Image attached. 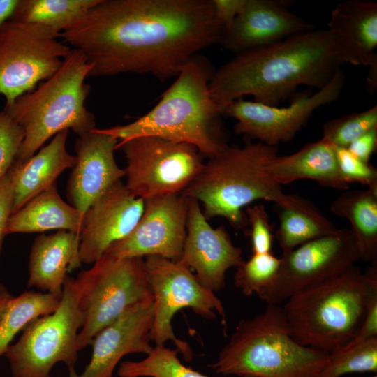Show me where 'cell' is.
<instances>
[{
    "instance_id": "4316f807",
    "label": "cell",
    "mask_w": 377,
    "mask_h": 377,
    "mask_svg": "<svg viewBox=\"0 0 377 377\" xmlns=\"http://www.w3.org/2000/svg\"><path fill=\"white\" fill-rule=\"evenodd\" d=\"M279 207L276 238L282 254L339 229L314 205L300 195L293 194L288 205Z\"/></svg>"
},
{
    "instance_id": "8d00e7d4",
    "label": "cell",
    "mask_w": 377,
    "mask_h": 377,
    "mask_svg": "<svg viewBox=\"0 0 377 377\" xmlns=\"http://www.w3.org/2000/svg\"><path fill=\"white\" fill-rule=\"evenodd\" d=\"M368 277L365 315L363 323L352 339L362 340L377 337V263L365 270Z\"/></svg>"
},
{
    "instance_id": "7402d4cb",
    "label": "cell",
    "mask_w": 377,
    "mask_h": 377,
    "mask_svg": "<svg viewBox=\"0 0 377 377\" xmlns=\"http://www.w3.org/2000/svg\"><path fill=\"white\" fill-rule=\"evenodd\" d=\"M68 131L64 130L56 134L47 145L27 160L14 162L9 170L13 190L12 214L56 183L65 170L74 166L75 156L66 149Z\"/></svg>"
},
{
    "instance_id": "cb8c5ba5",
    "label": "cell",
    "mask_w": 377,
    "mask_h": 377,
    "mask_svg": "<svg viewBox=\"0 0 377 377\" xmlns=\"http://www.w3.org/2000/svg\"><path fill=\"white\" fill-rule=\"evenodd\" d=\"M267 170L280 185L311 179L323 187L341 191L349 188L339 172L335 147L322 138L292 154H277L267 163Z\"/></svg>"
},
{
    "instance_id": "9a60e30c",
    "label": "cell",
    "mask_w": 377,
    "mask_h": 377,
    "mask_svg": "<svg viewBox=\"0 0 377 377\" xmlns=\"http://www.w3.org/2000/svg\"><path fill=\"white\" fill-rule=\"evenodd\" d=\"M144 202L143 213L133 230L105 253L117 258L158 256L179 261L186 235L188 198L177 193Z\"/></svg>"
},
{
    "instance_id": "6da1fadb",
    "label": "cell",
    "mask_w": 377,
    "mask_h": 377,
    "mask_svg": "<svg viewBox=\"0 0 377 377\" xmlns=\"http://www.w3.org/2000/svg\"><path fill=\"white\" fill-rule=\"evenodd\" d=\"M223 31L212 0H101L58 37L84 54L89 76L149 73L165 81L219 43Z\"/></svg>"
},
{
    "instance_id": "8992f818",
    "label": "cell",
    "mask_w": 377,
    "mask_h": 377,
    "mask_svg": "<svg viewBox=\"0 0 377 377\" xmlns=\"http://www.w3.org/2000/svg\"><path fill=\"white\" fill-rule=\"evenodd\" d=\"M91 69L84 54L73 48L53 75L5 106L24 132L15 161L27 160L62 131L71 128L80 136L96 128L95 117L84 105L91 89L84 80Z\"/></svg>"
},
{
    "instance_id": "d590c367",
    "label": "cell",
    "mask_w": 377,
    "mask_h": 377,
    "mask_svg": "<svg viewBox=\"0 0 377 377\" xmlns=\"http://www.w3.org/2000/svg\"><path fill=\"white\" fill-rule=\"evenodd\" d=\"M247 224L250 226V237L253 253L271 252L274 239L272 226L264 205L247 206L245 211Z\"/></svg>"
},
{
    "instance_id": "836d02e7",
    "label": "cell",
    "mask_w": 377,
    "mask_h": 377,
    "mask_svg": "<svg viewBox=\"0 0 377 377\" xmlns=\"http://www.w3.org/2000/svg\"><path fill=\"white\" fill-rule=\"evenodd\" d=\"M23 139L22 128L6 112H0V179L14 163Z\"/></svg>"
},
{
    "instance_id": "2e32d148",
    "label": "cell",
    "mask_w": 377,
    "mask_h": 377,
    "mask_svg": "<svg viewBox=\"0 0 377 377\" xmlns=\"http://www.w3.org/2000/svg\"><path fill=\"white\" fill-rule=\"evenodd\" d=\"M144 207V200L133 195L121 180L96 198L83 214L79 245L82 264L94 263L111 245L128 236Z\"/></svg>"
},
{
    "instance_id": "603a6c76",
    "label": "cell",
    "mask_w": 377,
    "mask_h": 377,
    "mask_svg": "<svg viewBox=\"0 0 377 377\" xmlns=\"http://www.w3.org/2000/svg\"><path fill=\"white\" fill-rule=\"evenodd\" d=\"M327 29L341 43L350 64L368 67L377 54V3L349 0L332 10Z\"/></svg>"
},
{
    "instance_id": "e575fe53",
    "label": "cell",
    "mask_w": 377,
    "mask_h": 377,
    "mask_svg": "<svg viewBox=\"0 0 377 377\" xmlns=\"http://www.w3.org/2000/svg\"><path fill=\"white\" fill-rule=\"evenodd\" d=\"M335 151L339 172L347 184L360 183L368 187L377 186L375 167L355 157L347 148L335 147Z\"/></svg>"
},
{
    "instance_id": "60d3db41",
    "label": "cell",
    "mask_w": 377,
    "mask_h": 377,
    "mask_svg": "<svg viewBox=\"0 0 377 377\" xmlns=\"http://www.w3.org/2000/svg\"><path fill=\"white\" fill-rule=\"evenodd\" d=\"M19 0H0V29L10 19Z\"/></svg>"
},
{
    "instance_id": "7c38bea8",
    "label": "cell",
    "mask_w": 377,
    "mask_h": 377,
    "mask_svg": "<svg viewBox=\"0 0 377 377\" xmlns=\"http://www.w3.org/2000/svg\"><path fill=\"white\" fill-rule=\"evenodd\" d=\"M47 27L6 21L0 29V94L10 105L53 75L71 51Z\"/></svg>"
},
{
    "instance_id": "e0dca14e",
    "label": "cell",
    "mask_w": 377,
    "mask_h": 377,
    "mask_svg": "<svg viewBox=\"0 0 377 377\" xmlns=\"http://www.w3.org/2000/svg\"><path fill=\"white\" fill-rule=\"evenodd\" d=\"M179 261L214 293L225 288L226 272L244 260L242 249L232 243L225 228L210 226L200 203L188 198L186 235Z\"/></svg>"
},
{
    "instance_id": "4dcf8cb0",
    "label": "cell",
    "mask_w": 377,
    "mask_h": 377,
    "mask_svg": "<svg viewBox=\"0 0 377 377\" xmlns=\"http://www.w3.org/2000/svg\"><path fill=\"white\" fill-rule=\"evenodd\" d=\"M353 372L377 373V337L351 339L334 348L319 377H341Z\"/></svg>"
},
{
    "instance_id": "d6986e66",
    "label": "cell",
    "mask_w": 377,
    "mask_h": 377,
    "mask_svg": "<svg viewBox=\"0 0 377 377\" xmlns=\"http://www.w3.org/2000/svg\"><path fill=\"white\" fill-rule=\"evenodd\" d=\"M291 1L246 0L232 24L223 29L219 43L235 54L281 41L315 29L293 13Z\"/></svg>"
},
{
    "instance_id": "484cf974",
    "label": "cell",
    "mask_w": 377,
    "mask_h": 377,
    "mask_svg": "<svg viewBox=\"0 0 377 377\" xmlns=\"http://www.w3.org/2000/svg\"><path fill=\"white\" fill-rule=\"evenodd\" d=\"M330 210L349 221L359 260L377 263V186L343 193L331 203Z\"/></svg>"
},
{
    "instance_id": "9c48e42d",
    "label": "cell",
    "mask_w": 377,
    "mask_h": 377,
    "mask_svg": "<svg viewBox=\"0 0 377 377\" xmlns=\"http://www.w3.org/2000/svg\"><path fill=\"white\" fill-rule=\"evenodd\" d=\"M82 323L75 279L67 275L57 309L29 323L19 340L7 348L4 356L12 376L50 377L53 367L59 362L66 364L68 372L75 371Z\"/></svg>"
},
{
    "instance_id": "7bdbcfd3",
    "label": "cell",
    "mask_w": 377,
    "mask_h": 377,
    "mask_svg": "<svg viewBox=\"0 0 377 377\" xmlns=\"http://www.w3.org/2000/svg\"><path fill=\"white\" fill-rule=\"evenodd\" d=\"M13 297V296H12L3 284L0 283V321Z\"/></svg>"
},
{
    "instance_id": "d6a6232c",
    "label": "cell",
    "mask_w": 377,
    "mask_h": 377,
    "mask_svg": "<svg viewBox=\"0 0 377 377\" xmlns=\"http://www.w3.org/2000/svg\"><path fill=\"white\" fill-rule=\"evenodd\" d=\"M377 127V105L330 119L322 126V139L337 147L347 148L355 139Z\"/></svg>"
},
{
    "instance_id": "f1b7e54d",
    "label": "cell",
    "mask_w": 377,
    "mask_h": 377,
    "mask_svg": "<svg viewBox=\"0 0 377 377\" xmlns=\"http://www.w3.org/2000/svg\"><path fill=\"white\" fill-rule=\"evenodd\" d=\"M61 296L49 293L25 291L10 300L0 321V357L4 355L14 337L31 320L53 313Z\"/></svg>"
},
{
    "instance_id": "ee69618b",
    "label": "cell",
    "mask_w": 377,
    "mask_h": 377,
    "mask_svg": "<svg viewBox=\"0 0 377 377\" xmlns=\"http://www.w3.org/2000/svg\"><path fill=\"white\" fill-rule=\"evenodd\" d=\"M371 377H377V375H375V376H372Z\"/></svg>"
},
{
    "instance_id": "74e56055",
    "label": "cell",
    "mask_w": 377,
    "mask_h": 377,
    "mask_svg": "<svg viewBox=\"0 0 377 377\" xmlns=\"http://www.w3.org/2000/svg\"><path fill=\"white\" fill-rule=\"evenodd\" d=\"M13 181L8 172L0 179V254L8 219L12 214Z\"/></svg>"
},
{
    "instance_id": "44dd1931",
    "label": "cell",
    "mask_w": 377,
    "mask_h": 377,
    "mask_svg": "<svg viewBox=\"0 0 377 377\" xmlns=\"http://www.w3.org/2000/svg\"><path fill=\"white\" fill-rule=\"evenodd\" d=\"M79 245L80 234L68 230L38 235L31 247L27 286L61 296L67 273L82 266Z\"/></svg>"
},
{
    "instance_id": "ba28073f",
    "label": "cell",
    "mask_w": 377,
    "mask_h": 377,
    "mask_svg": "<svg viewBox=\"0 0 377 377\" xmlns=\"http://www.w3.org/2000/svg\"><path fill=\"white\" fill-rule=\"evenodd\" d=\"M93 264L74 278L83 316L80 350L131 306L153 297L144 258H117L104 253Z\"/></svg>"
},
{
    "instance_id": "b9f144b4",
    "label": "cell",
    "mask_w": 377,
    "mask_h": 377,
    "mask_svg": "<svg viewBox=\"0 0 377 377\" xmlns=\"http://www.w3.org/2000/svg\"><path fill=\"white\" fill-rule=\"evenodd\" d=\"M368 68L366 87L368 93L374 94L377 90V59L370 64Z\"/></svg>"
},
{
    "instance_id": "8fae6325",
    "label": "cell",
    "mask_w": 377,
    "mask_h": 377,
    "mask_svg": "<svg viewBox=\"0 0 377 377\" xmlns=\"http://www.w3.org/2000/svg\"><path fill=\"white\" fill-rule=\"evenodd\" d=\"M124 154L125 186L143 200L181 193L196 178L204 163L193 145L145 135L119 142Z\"/></svg>"
},
{
    "instance_id": "f546056e",
    "label": "cell",
    "mask_w": 377,
    "mask_h": 377,
    "mask_svg": "<svg viewBox=\"0 0 377 377\" xmlns=\"http://www.w3.org/2000/svg\"><path fill=\"white\" fill-rule=\"evenodd\" d=\"M119 377H209L184 364L178 351L155 346L142 360H125L119 364ZM250 377V376H242Z\"/></svg>"
},
{
    "instance_id": "1f68e13d",
    "label": "cell",
    "mask_w": 377,
    "mask_h": 377,
    "mask_svg": "<svg viewBox=\"0 0 377 377\" xmlns=\"http://www.w3.org/2000/svg\"><path fill=\"white\" fill-rule=\"evenodd\" d=\"M281 263L272 252L253 253L237 267L234 284L245 296H259L274 282Z\"/></svg>"
},
{
    "instance_id": "ffe728a7",
    "label": "cell",
    "mask_w": 377,
    "mask_h": 377,
    "mask_svg": "<svg viewBox=\"0 0 377 377\" xmlns=\"http://www.w3.org/2000/svg\"><path fill=\"white\" fill-rule=\"evenodd\" d=\"M118 143V139L96 128L75 142L76 160L66 196L70 205L83 214L96 198L125 175L114 158Z\"/></svg>"
},
{
    "instance_id": "ab89813d",
    "label": "cell",
    "mask_w": 377,
    "mask_h": 377,
    "mask_svg": "<svg viewBox=\"0 0 377 377\" xmlns=\"http://www.w3.org/2000/svg\"><path fill=\"white\" fill-rule=\"evenodd\" d=\"M347 149L360 160L369 163L371 155L377 149V127L355 139Z\"/></svg>"
},
{
    "instance_id": "52a82bcc",
    "label": "cell",
    "mask_w": 377,
    "mask_h": 377,
    "mask_svg": "<svg viewBox=\"0 0 377 377\" xmlns=\"http://www.w3.org/2000/svg\"><path fill=\"white\" fill-rule=\"evenodd\" d=\"M368 277L355 265L303 290L282 306L290 335L300 344L326 353L350 341L365 315Z\"/></svg>"
},
{
    "instance_id": "3957f363",
    "label": "cell",
    "mask_w": 377,
    "mask_h": 377,
    "mask_svg": "<svg viewBox=\"0 0 377 377\" xmlns=\"http://www.w3.org/2000/svg\"><path fill=\"white\" fill-rule=\"evenodd\" d=\"M214 71L207 58L193 56L149 112L129 124L101 130L119 142L156 136L190 144L208 158L217 155L228 145L220 119L222 112L209 90Z\"/></svg>"
},
{
    "instance_id": "5b68a950",
    "label": "cell",
    "mask_w": 377,
    "mask_h": 377,
    "mask_svg": "<svg viewBox=\"0 0 377 377\" xmlns=\"http://www.w3.org/2000/svg\"><path fill=\"white\" fill-rule=\"evenodd\" d=\"M329 353L298 343L279 304L241 320L209 367L223 376L319 377Z\"/></svg>"
},
{
    "instance_id": "83f0119b",
    "label": "cell",
    "mask_w": 377,
    "mask_h": 377,
    "mask_svg": "<svg viewBox=\"0 0 377 377\" xmlns=\"http://www.w3.org/2000/svg\"><path fill=\"white\" fill-rule=\"evenodd\" d=\"M101 0H19L10 20L48 27L56 34L71 27Z\"/></svg>"
},
{
    "instance_id": "f35d334b",
    "label": "cell",
    "mask_w": 377,
    "mask_h": 377,
    "mask_svg": "<svg viewBox=\"0 0 377 377\" xmlns=\"http://www.w3.org/2000/svg\"><path fill=\"white\" fill-rule=\"evenodd\" d=\"M246 2V0H212L215 16L223 29L232 24Z\"/></svg>"
},
{
    "instance_id": "d4e9b609",
    "label": "cell",
    "mask_w": 377,
    "mask_h": 377,
    "mask_svg": "<svg viewBox=\"0 0 377 377\" xmlns=\"http://www.w3.org/2000/svg\"><path fill=\"white\" fill-rule=\"evenodd\" d=\"M83 214L59 195L54 183L12 214L6 234L68 230L80 234Z\"/></svg>"
},
{
    "instance_id": "30bf717a",
    "label": "cell",
    "mask_w": 377,
    "mask_h": 377,
    "mask_svg": "<svg viewBox=\"0 0 377 377\" xmlns=\"http://www.w3.org/2000/svg\"><path fill=\"white\" fill-rule=\"evenodd\" d=\"M148 283L154 300V320L150 332L156 346L172 341L186 362L193 357L189 344L178 339L172 328L175 314L190 308L199 316L212 320L216 313L226 323V311L221 300L198 281L192 271L179 261L158 256L144 258Z\"/></svg>"
},
{
    "instance_id": "7a4b0ae2",
    "label": "cell",
    "mask_w": 377,
    "mask_h": 377,
    "mask_svg": "<svg viewBox=\"0 0 377 377\" xmlns=\"http://www.w3.org/2000/svg\"><path fill=\"white\" fill-rule=\"evenodd\" d=\"M345 64L350 61L341 41L327 29H314L235 54L214 71L209 94L221 112L246 96L279 106L300 86L322 88Z\"/></svg>"
},
{
    "instance_id": "4fadbf2b",
    "label": "cell",
    "mask_w": 377,
    "mask_h": 377,
    "mask_svg": "<svg viewBox=\"0 0 377 377\" xmlns=\"http://www.w3.org/2000/svg\"><path fill=\"white\" fill-rule=\"evenodd\" d=\"M271 286L258 297L269 304H279L295 294L336 276L359 260L349 228L307 242L283 253Z\"/></svg>"
},
{
    "instance_id": "5bb4252c",
    "label": "cell",
    "mask_w": 377,
    "mask_h": 377,
    "mask_svg": "<svg viewBox=\"0 0 377 377\" xmlns=\"http://www.w3.org/2000/svg\"><path fill=\"white\" fill-rule=\"evenodd\" d=\"M345 83L341 70L322 88L302 95L286 107L267 105L244 98L230 102L222 114L236 120L234 131L272 147L291 140L319 108L335 101Z\"/></svg>"
},
{
    "instance_id": "277c9868",
    "label": "cell",
    "mask_w": 377,
    "mask_h": 377,
    "mask_svg": "<svg viewBox=\"0 0 377 377\" xmlns=\"http://www.w3.org/2000/svg\"><path fill=\"white\" fill-rule=\"evenodd\" d=\"M277 153V147L260 142L228 145L209 158L181 193L201 203L207 219L223 217L234 228H243L247 225L244 207L258 200L282 207L292 199V194H286L267 170Z\"/></svg>"
},
{
    "instance_id": "ac0fdd59",
    "label": "cell",
    "mask_w": 377,
    "mask_h": 377,
    "mask_svg": "<svg viewBox=\"0 0 377 377\" xmlns=\"http://www.w3.org/2000/svg\"><path fill=\"white\" fill-rule=\"evenodd\" d=\"M153 320V297L131 306L96 335L90 361L83 372L70 371L68 377H113L115 367L126 355L151 353Z\"/></svg>"
}]
</instances>
